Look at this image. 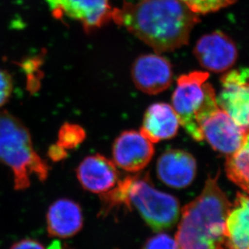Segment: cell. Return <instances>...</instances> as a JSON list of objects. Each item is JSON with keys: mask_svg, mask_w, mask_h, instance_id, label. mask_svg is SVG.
<instances>
[{"mask_svg": "<svg viewBox=\"0 0 249 249\" xmlns=\"http://www.w3.org/2000/svg\"><path fill=\"white\" fill-rule=\"evenodd\" d=\"M111 20L160 53L187 45L199 15L180 0H137L113 8Z\"/></svg>", "mask_w": 249, "mask_h": 249, "instance_id": "6da1fadb", "label": "cell"}, {"mask_svg": "<svg viewBox=\"0 0 249 249\" xmlns=\"http://www.w3.org/2000/svg\"><path fill=\"white\" fill-rule=\"evenodd\" d=\"M219 175L208 177L202 193L181 210L174 239L178 249H224V223L231 203L219 187Z\"/></svg>", "mask_w": 249, "mask_h": 249, "instance_id": "7a4b0ae2", "label": "cell"}, {"mask_svg": "<svg viewBox=\"0 0 249 249\" xmlns=\"http://www.w3.org/2000/svg\"><path fill=\"white\" fill-rule=\"evenodd\" d=\"M106 211L120 205L133 206L146 223L155 231L168 230L180 216V203L173 195L158 191L148 174L127 177L111 190L102 195Z\"/></svg>", "mask_w": 249, "mask_h": 249, "instance_id": "3957f363", "label": "cell"}, {"mask_svg": "<svg viewBox=\"0 0 249 249\" xmlns=\"http://www.w3.org/2000/svg\"><path fill=\"white\" fill-rule=\"evenodd\" d=\"M0 161L12 170L17 191L28 188L31 177L45 181L50 173V166L34 149L26 126L6 111H0Z\"/></svg>", "mask_w": 249, "mask_h": 249, "instance_id": "277c9868", "label": "cell"}, {"mask_svg": "<svg viewBox=\"0 0 249 249\" xmlns=\"http://www.w3.org/2000/svg\"><path fill=\"white\" fill-rule=\"evenodd\" d=\"M209 73L194 71L179 77L172 97V107L180 125L194 140L203 141L202 125L219 110L216 94L207 81Z\"/></svg>", "mask_w": 249, "mask_h": 249, "instance_id": "5b68a950", "label": "cell"}, {"mask_svg": "<svg viewBox=\"0 0 249 249\" xmlns=\"http://www.w3.org/2000/svg\"><path fill=\"white\" fill-rule=\"evenodd\" d=\"M56 19L79 23L87 32L101 28L111 20L109 0H45Z\"/></svg>", "mask_w": 249, "mask_h": 249, "instance_id": "8992f818", "label": "cell"}, {"mask_svg": "<svg viewBox=\"0 0 249 249\" xmlns=\"http://www.w3.org/2000/svg\"><path fill=\"white\" fill-rule=\"evenodd\" d=\"M221 89L216 95L219 108L239 126L249 130V70H233L222 77Z\"/></svg>", "mask_w": 249, "mask_h": 249, "instance_id": "52a82bcc", "label": "cell"}, {"mask_svg": "<svg viewBox=\"0 0 249 249\" xmlns=\"http://www.w3.org/2000/svg\"><path fill=\"white\" fill-rule=\"evenodd\" d=\"M194 54L200 65L208 71L221 73L235 64L238 50L235 43L225 33L215 31L197 40Z\"/></svg>", "mask_w": 249, "mask_h": 249, "instance_id": "ba28073f", "label": "cell"}, {"mask_svg": "<svg viewBox=\"0 0 249 249\" xmlns=\"http://www.w3.org/2000/svg\"><path fill=\"white\" fill-rule=\"evenodd\" d=\"M201 130L203 140L214 150L228 156L236 152L249 139V130L239 126L220 109L205 120Z\"/></svg>", "mask_w": 249, "mask_h": 249, "instance_id": "9c48e42d", "label": "cell"}, {"mask_svg": "<svg viewBox=\"0 0 249 249\" xmlns=\"http://www.w3.org/2000/svg\"><path fill=\"white\" fill-rule=\"evenodd\" d=\"M132 77L137 89L157 94L168 89L173 81L171 64L159 53L139 56L132 66Z\"/></svg>", "mask_w": 249, "mask_h": 249, "instance_id": "30bf717a", "label": "cell"}, {"mask_svg": "<svg viewBox=\"0 0 249 249\" xmlns=\"http://www.w3.org/2000/svg\"><path fill=\"white\" fill-rule=\"evenodd\" d=\"M112 153L115 165L126 171L136 173L150 162L154 147L141 132L126 131L115 140Z\"/></svg>", "mask_w": 249, "mask_h": 249, "instance_id": "8fae6325", "label": "cell"}, {"mask_svg": "<svg viewBox=\"0 0 249 249\" xmlns=\"http://www.w3.org/2000/svg\"><path fill=\"white\" fill-rule=\"evenodd\" d=\"M196 160L186 151L171 149L163 153L158 159V178L173 188L181 189L190 186L196 176Z\"/></svg>", "mask_w": 249, "mask_h": 249, "instance_id": "7c38bea8", "label": "cell"}, {"mask_svg": "<svg viewBox=\"0 0 249 249\" xmlns=\"http://www.w3.org/2000/svg\"><path fill=\"white\" fill-rule=\"evenodd\" d=\"M76 174L83 188L92 193H106L119 181L115 163L100 154L85 158L77 168Z\"/></svg>", "mask_w": 249, "mask_h": 249, "instance_id": "4fadbf2b", "label": "cell"}, {"mask_svg": "<svg viewBox=\"0 0 249 249\" xmlns=\"http://www.w3.org/2000/svg\"><path fill=\"white\" fill-rule=\"evenodd\" d=\"M46 223L50 236L72 237L83 228V212L77 202L67 198H61L49 207Z\"/></svg>", "mask_w": 249, "mask_h": 249, "instance_id": "5bb4252c", "label": "cell"}, {"mask_svg": "<svg viewBox=\"0 0 249 249\" xmlns=\"http://www.w3.org/2000/svg\"><path fill=\"white\" fill-rule=\"evenodd\" d=\"M249 206L248 195L237 193L224 223L223 249H249Z\"/></svg>", "mask_w": 249, "mask_h": 249, "instance_id": "9a60e30c", "label": "cell"}, {"mask_svg": "<svg viewBox=\"0 0 249 249\" xmlns=\"http://www.w3.org/2000/svg\"><path fill=\"white\" fill-rule=\"evenodd\" d=\"M179 126L178 118L173 107L158 103L147 109L140 132L152 143H158L175 137Z\"/></svg>", "mask_w": 249, "mask_h": 249, "instance_id": "2e32d148", "label": "cell"}, {"mask_svg": "<svg viewBox=\"0 0 249 249\" xmlns=\"http://www.w3.org/2000/svg\"><path fill=\"white\" fill-rule=\"evenodd\" d=\"M249 139L236 152L228 156L225 170L227 176L245 193L249 192Z\"/></svg>", "mask_w": 249, "mask_h": 249, "instance_id": "e0dca14e", "label": "cell"}, {"mask_svg": "<svg viewBox=\"0 0 249 249\" xmlns=\"http://www.w3.org/2000/svg\"><path fill=\"white\" fill-rule=\"evenodd\" d=\"M86 138V132L78 124L65 123L59 130L56 143L66 150L73 149L82 143Z\"/></svg>", "mask_w": 249, "mask_h": 249, "instance_id": "ac0fdd59", "label": "cell"}, {"mask_svg": "<svg viewBox=\"0 0 249 249\" xmlns=\"http://www.w3.org/2000/svg\"><path fill=\"white\" fill-rule=\"evenodd\" d=\"M189 9L197 15L218 12L236 2V0H180Z\"/></svg>", "mask_w": 249, "mask_h": 249, "instance_id": "d6986e66", "label": "cell"}, {"mask_svg": "<svg viewBox=\"0 0 249 249\" xmlns=\"http://www.w3.org/2000/svg\"><path fill=\"white\" fill-rule=\"evenodd\" d=\"M143 249H178V248L175 240L165 233H160L148 240Z\"/></svg>", "mask_w": 249, "mask_h": 249, "instance_id": "ffe728a7", "label": "cell"}, {"mask_svg": "<svg viewBox=\"0 0 249 249\" xmlns=\"http://www.w3.org/2000/svg\"><path fill=\"white\" fill-rule=\"evenodd\" d=\"M13 90L12 77L6 71L0 70V108L9 100Z\"/></svg>", "mask_w": 249, "mask_h": 249, "instance_id": "44dd1931", "label": "cell"}, {"mask_svg": "<svg viewBox=\"0 0 249 249\" xmlns=\"http://www.w3.org/2000/svg\"><path fill=\"white\" fill-rule=\"evenodd\" d=\"M67 155H68L67 150L58 145L56 143L50 146L48 150V157L53 161H60L64 160Z\"/></svg>", "mask_w": 249, "mask_h": 249, "instance_id": "7402d4cb", "label": "cell"}, {"mask_svg": "<svg viewBox=\"0 0 249 249\" xmlns=\"http://www.w3.org/2000/svg\"><path fill=\"white\" fill-rule=\"evenodd\" d=\"M10 249H45L37 240L33 239H24L15 243Z\"/></svg>", "mask_w": 249, "mask_h": 249, "instance_id": "603a6c76", "label": "cell"}, {"mask_svg": "<svg viewBox=\"0 0 249 249\" xmlns=\"http://www.w3.org/2000/svg\"><path fill=\"white\" fill-rule=\"evenodd\" d=\"M45 249H63V246L59 240H54L50 244V246Z\"/></svg>", "mask_w": 249, "mask_h": 249, "instance_id": "cb8c5ba5", "label": "cell"}, {"mask_svg": "<svg viewBox=\"0 0 249 249\" xmlns=\"http://www.w3.org/2000/svg\"><path fill=\"white\" fill-rule=\"evenodd\" d=\"M63 249H68V248H63Z\"/></svg>", "mask_w": 249, "mask_h": 249, "instance_id": "d4e9b609", "label": "cell"}]
</instances>
